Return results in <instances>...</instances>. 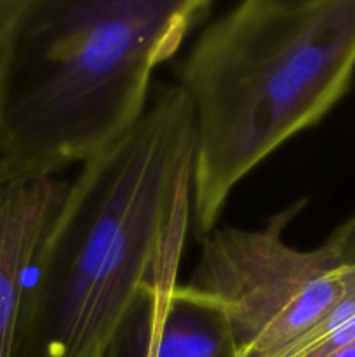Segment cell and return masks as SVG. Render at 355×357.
Masks as SVG:
<instances>
[{
    "mask_svg": "<svg viewBox=\"0 0 355 357\" xmlns=\"http://www.w3.org/2000/svg\"><path fill=\"white\" fill-rule=\"evenodd\" d=\"M21 6H23V0H0V37L10 26Z\"/></svg>",
    "mask_w": 355,
    "mask_h": 357,
    "instance_id": "obj_8",
    "label": "cell"
},
{
    "mask_svg": "<svg viewBox=\"0 0 355 357\" xmlns=\"http://www.w3.org/2000/svg\"><path fill=\"white\" fill-rule=\"evenodd\" d=\"M66 192L68 183L54 176L0 188V357H14L28 274Z\"/></svg>",
    "mask_w": 355,
    "mask_h": 357,
    "instance_id": "obj_5",
    "label": "cell"
},
{
    "mask_svg": "<svg viewBox=\"0 0 355 357\" xmlns=\"http://www.w3.org/2000/svg\"><path fill=\"white\" fill-rule=\"evenodd\" d=\"M299 201L265 229H214L202 239L187 288L228 321L239 357H271L355 295V264L341 265L324 244L303 251L284 243Z\"/></svg>",
    "mask_w": 355,
    "mask_h": 357,
    "instance_id": "obj_4",
    "label": "cell"
},
{
    "mask_svg": "<svg viewBox=\"0 0 355 357\" xmlns=\"http://www.w3.org/2000/svg\"><path fill=\"white\" fill-rule=\"evenodd\" d=\"M153 307V303H152ZM152 307H150V316H148V324H146V338H145V356L143 357H153V349H152Z\"/></svg>",
    "mask_w": 355,
    "mask_h": 357,
    "instance_id": "obj_10",
    "label": "cell"
},
{
    "mask_svg": "<svg viewBox=\"0 0 355 357\" xmlns=\"http://www.w3.org/2000/svg\"><path fill=\"white\" fill-rule=\"evenodd\" d=\"M212 0H23L0 37V136L14 180L54 176L117 142L152 77Z\"/></svg>",
    "mask_w": 355,
    "mask_h": 357,
    "instance_id": "obj_2",
    "label": "cell"
},
{
    "mask_svg": "<svg viewBox=\"0 0 355 357\" xmlns=\"http://www.w3.org/2000/svg\"><path fill=\"white\" fill-rule=\"evenodd\" d=\"M355 77V0H246L205 24L180 65L195 124L191 227L204 239L233 188L319 124Z\"/></svg>",
    "mask_w": 355,
    "mask_h": 357,
    "instance_id": "obj_3",
    "label": "cell"
},
{
    "mask_svg": "<svg viewBox=\"0 0 355 357\" xmlns=\"http://www.w3.org/2000/svg\"><path fill=\"white\" fill-rule=\"evenodd\" d=\"M195 124L178 84L82 164L28 274L14 357H115L136 314L178 286Z\"/></svg>",
    "mask_w": 355,
    "mask_h": 357,
    "instance_id": "obj_1",
    "label": "cell"
},
{
    "mask_svg": "<svg viewBox=\"0 0 355 357\" xmlns=\"http://www.w3.org/2000/svg\"><path fill=\"white\" fill-rule=\"evenodd\" d=\"M152 349L153 357H239L225 314L184 284L153 300Z\"/></svg>",
    "mask_w": 355,
    "mask_h": 357,
    "instance_id": "obj_6",
    "label": "cell"
},
{
    "mask_svg": "<svg viewBox=\"0 0 355 357\" xmlns=\"http://www.w3.org/2000/svg\"><path fill=\"white\" fill-rule=\"evenodd\" d=\"M13 181V173H10V166H9V159H7V152L6 146H3L2 136H0V188L3 185L10 183Z\"/></svg>",
    "mask_w": 355,
    "mask_h": 357,
    "instance_id": "obj_9",
    "label": "cell"
},
{
    "mask_svg": "<svg viewBox=\"0 0 355 357\" xmlns=\"http://www.w3.org/2000/svg\"><path fill=\"white\" fill-rule=\"evenodd\" d=\"M322 244L341 265L355 264V213L334 229Z\"/></svg>",
    "mask_w": 355,
    "mask_h": 357,
    "instance_id": "obj_7",
    "label": "cell"
}]
</instances>
